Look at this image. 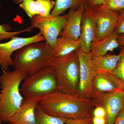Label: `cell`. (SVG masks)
Here are the masks:
<instances>
[{"label": "cell", "mask_w": 124, "mask_h": 124, "mask_svg": "<svg viewBox=\"0 0 124 124\" xmlns=\"http://www.w3.org/2000/svg\"><path fill=\"white\" fill-rule=\"evenodd\" d=\"M39 104L48 115L68 119L93 117V110L97 106L91 99L62 93L57 89L45 96Z\"/></svg>", "instance_id": "cell-1"}, {"label": "cell", "mask_w": 124, "mask_h": 124, "mask_svg": "<svg viewBox=\"0 0 124 124\" xmlns=\"http://www.w3.org/2000/svg\"><path fill=\"white\" fill-rule=\"evenodd\" d=\"M27 76L19 71L3 70L0 75V122L9 123L24 98L20 86Z\"/></svg>", "instance_id": "cell-2"}, {"label": "cell", "mask_w": 124, "mask_h": 124, "mask_svg": "<svg viewBox=\"0 0 124 124\" xmlns=\"http://www.w3.org/2000/svg\"><path fill=\"white\" fill-rule=\"evenodd\" d=\"M54 57L53 48L46 41L34 42L16 51L13 56L14 69L31 75L51 66Z\"/></svg>", "instance_id": "cell-3"}, {"label": "cell", "mask_w": 124, "mask_h": 124, "mask_svg": "<svg viewBox=\"0 0 124 124\" xmlns=\"http://www.w3.org/2000/svg\"><path fill=\"white\" fill-rule=\"evenodd\" d=\"M51 66L55 72L57 89L62 93L78 94L79 62L76 51L54 58Z\"/></svg>", "instance_id": "cell-4"}, {"label": "cell", "mask_w": 124, "mask_h": 124, "mask_svg": "<svg viewBox=\"0 0 124 124\" xmlns=\"http://www.w3.org/2000/svg\"><path fill=\"white\" fill-rule=\"evenodd\" d=\"M56 89L55 71L52 66H50L27 76L21 84L20 91L25 99L40 101Z\"/></svg>", "instance_id": "cell-5"}, {"label": "cell", "mask_w": 124, "mask_h": 124, "mask_svg": "<svg viewBox=\"0 0 124 124\" xmlns=\"http://www.w3.org/2000/svg\"><path fill=\"white\" fill-rule=\"evenodd\" d=\"M67 15L54 16L51 14L46 16L36 15L31 19L30 27L38 28L44 36L45 41L53 48L60 32L64 29Z\"/></svg>", "instance_id": "cell-6"}, {"label": "cell", "mask_w": 124, "mask_h": 124, "mask_svg": "<svg viewBox=\"0 0 124 124\" xmlns=\"http://www.w3.org/2000/svg\"><path fill=\"white\" fill-rule=\"evenodd\" d=\"M89 4L96 27L94 41H97L109 36L114 31L119 14L111 10L104 4L95 6H92Z\"/></svg>", "instance_id": "cell-7"}, {"label": "cell", "mask_w": 124, "mask_h": 124, "mask_svg": "<svg viewBox=\"0 0 124 124\" xmlns=\"http://www.w3.org/2000/svg\"><path fill=\"white\" fill-rule=\"evenodd\" d=\"M45 41L44 37L39 32L29 37L16 36L8 42L0 43V67L3 70H8L13 66V53L31 43Z\"/></svg>", "instance_id": "cell-8"}, {"label": "cell", "mask_w": 124, "mask_h": 124, "mask_svg": "<svg viewBox=\"0 0 124 124\" xmlns=\"http://www.w3.org/2000/svg\"><path fill=\"white\" fill-rule=\"evenodd\" d=\"M79 62V78L78 93L81 97L91 99L92 86L97 73L90 63L91 53H87L79 48L76 50Z\"/></svg>", "instance_id": "cell-9"}, {"label": "cell", "mask_w": 124, "mask_h": 124, "mask_svg": "<svg viewBox=\"0 0 124 124\" xmlns=\"http://www.w3.org/2000/svg\"><path fill=\"white\" fill-rule=\"evenodd\" d=\"M117 90H124V88L117 78L111 73H97L93 82L91 99L96 100Z\"/></svg>", "instance_id": "cell-10"}, {"label": "cell", "mask_w": 124, "mask_h": 124, "mask_svg": "<svg viewBox=\"0 0 124 124\" xmlns=\"http://www.w3.org/2000/svg\"><path fill=\"white\" fill-rule=\"evenodd\" d=\"M94 101L97 106H101L105 108L106 124H114L117 115L124 107V90L108 93Z\"/></svg>", "instance_id": "cell-11"}, {"label": "cell", "mask_w": 124, "mask_h": 124, "mask_svg": "<svg viewBox=\"0 0 124 124\" xmlns=\"http://www.w3.org/2000/svg\"><path fill=\"white\" fill-rule=\"evenodd\" d=\"M95 22L88 2L85 4L82 17L80 36L78 40L80 48L85 53H91L92 44L95 40Z\"/></svg>", "instance_id": "cell-12"}, {"label": "cell", "mask_w": 124, "mask_h": 124, "mask_svg": "<svg viewBox=\"0 0 124 124\" xmlns=\"http://www.w3.org/2000/svg\"><path fill=\"white\" fill-rule=\"evenodd\" d=\"M85 4L81 6L77 9H69L67 14L66 25L59 36L67 37L78 41L81 32L82 17L84 12Z\"/></svg>", "instance_id": "cell-13"}, {"label": "cell", "mask_w": 124, "mask_h": 124, "mask_svg": "<svg viewBox=\"0 0 124 124\" xmlns=\"http://www.w3.org/2000/svg\"><path fill=\"white\" fill-rule=\"evenodd\" d=\"M40 101L38 100L24 99L9 123L12 124H36V111Z\"/></svg>", "instance_id": "cell-14"}, {"label": "cell", "mask_w": 124, "mask_h": 124, "mask_svg": "<svg viewBox=\"0 0 124 124\" xmlns=\"http://www.w3.org/2000/svg\"><path fill=\"white\" fill-rule=\"evenodd\" d=\"M55 3L53 0H25L19 6L31 18L36 15L46 16L49 15Z\"/></svg>", "instance_id": "cell-15"}, {"label": "cell", "mask_w": 124, "mask_h": 124, "mask_svg": "<svg viewBox=\"0 0 124 124\" xmlns=\"http://www.w3.org/2000/svg\"><path fill=\"white\" fill-rule=\"evenodd\" d=\"M123 54L122 51L118 54H106L99 57H92L90 63L96 73H112Z\"/></svg>", "instance_id": "cell-16"}, {"label": "cell", "mask_w": 124, "mask_h": 124, "mask_svg": "<svg viewBox=\"0 0 124 124\" xmlns=\"http://www.w3.org/2000/svg\"><path fill=\"white\" fill-rule=\"evenodd\" d=\"M118 35L114 31L111 35L101 39L94 41L91 46V53L93 57L106 55L108 51H113L119 46Z\"/></svg>", "instance_id": "cell-17"}, {"label": "cell", "mask_w": 124, "mask_h": 124, "mask_svg": "<svg viewBox=\"0 0 124 124\" xmlns=\"http://www.w3.org/2000/svg\"><path fill=\"white\" fill-rule=\"evenodd\" d=\"M80 48L78 41L67 37H60L57 39L53 48L54 57L68 55Z\"/></svg>", "instance_id": "cell-18"}, {"label": "cell", "mask_w": 124, "mask_h": 124, "mask_svg": "<svg viewBox=\"0 0 124 124\" xmlns=\"http://www.w3.org/2000/svg\"><path fill=\"white\" fill-rule=\"evenodd\" d=\"M55 5L51 12L54 16L61 15L68 9H77L88 3L89 0H55Z\"/></svg>", "instance_id": "cell-19"}, {"label": "cell", "mask_w": 124, "mask_h": 124, "mask_svg": "<svg viewBox=\"0 0 124 124\" xmlns=\"http://www.w3.org/2000/svg\"><path fill=\"white\" fill-rule=\"evenodd\" d=\"M36 124H65L62 118L48 115L45 113L38 104L36 111Z\"/></svg>", "instance_id": "cell-20"}, {"label": "cell", "mask_w": 124, "mask_h": 124, "mask_svg": "<svg viewBox=\"0 0 124 124\" xmlns=\"http://www.w3.org/2000/svg\"><path fill=\"white\" fill-rule=\"evenodd\" d=\"M0 8L1 6L0 5ZM32 29V28L29 27L21 31L11 32L10 31V27L8 24H0V41L11 39L21 33L31 32Z\"/></svg>", "instance_id": "cell-21"}, {"label": "cell", "mask_w": 124, "mask_h": 124, "mask_svg": "<svg viewBox=\"0 0 124 124\" xmlns=\"http://www.w3.org/2000/svg\"><path fill=\"white\" fill-rule=\"evenodd\" d=\"M122 51L123 54L122 57L112 73L121 82L124 88V47Z\"/></svg>", "instance_id": "cell-22"}, {"label": "cell", "mask_w": 124, "mask_h": 124, "mask_svg": "<svg viewBox=\"0 0 124 124\" xmlns=\"http://www.w3.org/2000/svg\"><path fill=\"white\" fill-rule=\"evenodd\" d=\"M103 4L116 12L124 10V0H106Z\"/></svg>", "instance_id": "cell-23"}, {"label": "cell", "mask_w": 124, "mask_h": 124, "mask_svg": "<svg viewBox=\"0 0 124 124\" xmlns=\"http://www.w3.org/2000/svg\"><path fill=\"white\" fill-rule=\"evenodd\" d=\"M93 117L68 119L62 118L65 124H93Z\"/></svg>", "instance_id": "cell-24"}, {"label": "cell", "mask_w": 124, "mask_h": 124, "mask_svg": "<svg viewBox=\"0 0 124 124\" xmlns=\"http://www.w3.org/2000/svg\"><path fill=\"white\" fill-rule=\"evenodd\" d=\"M115 31L118 35L124 34V10L119 14L117 24Z\"/></svg>", "instance_id": "cell-25"}, {"label": "cell", "mask_w": 124, "mask_h": 124, "mask_svg": "<svg viewBox=\"0 0 124 124\" xmlns=\"http://www.w3.org/2000/svg\"><path fill=\"white\" fill-rule=\"evenodd\" d=\"M93 116L95 117H106L105 108L101 106H97L93 110Z\"/></svg>", "instance_id": "cell-26"}, {"label": "cell", "mask_w": 124, "mask_h": 124, "mask_svg": "<svg viewBox=\"0 0 124 124\" xmlns=\"http://www.w3.org/2000/svg\"><path fill=\"white\" fill-rule=\"evenodd\" d=\"M114 124H124V107L117 115Z\"/></svg>", "instance_id": "cell-27"}, {"label": "cell", "mask_w": 124, "mask_h": 124, "mask_svg": "<svg viewBox=\"0 0 124 124\" xmlns=\"http://www.w3.org/2000/svg\"><path fill=\"white\" fill-rule=\"evenodd\" d=\"M93 124H106V117L93 116Z\"/></svg>", "instance_id": "cell-28"}, {"label": "cell", "mask_w": 124, "mask_h": 124, "mask_svg": "<svg viewBox=\"0 0 124 124\" xmlns=\"http://www.w3.org/2000/svg\"><path fill=\"white\" fill-rule=\"evenodd\" d=\"M106 0H89V4L92 6L99 5L104 3Z\"/></svg>", "instance_id": "cell-29"}, {"label": "cell", "mask_w": 124, "mask_h": 124, "mask_svg": "<svg viewBox=\"0 0 124 124\" xmlns=\"http://www.w3.org/2000/svg\"><path fill=\"white\" fill-rule=\"evenodd\" d=\"M117 39L120 45L124 47V34L118 35Z\"/></svg>", "instance_id": "cell-30"}, {"label": "cell", "mask_w": 124, "mask_h": 124, "mask_svg": "<svg viewBox=\"0 0 124 124\" xmlns=\"http://www.w3.org/2000/svg\"><path fill=\"white\" fill-rule=\"evenodd\" d=\"M25 0H12L13 2L16 5H19L20 4H22L24 1Z\"/></svg>", "instance_id": "cell-31"}, {"label": "cell", "mask_w": 124, "mask_h": 124, "mask_svg": "<svg viewBox=\"0 0 124 124\" xmlns=\"http://www.w3.org/2000/svg\"></svg>", "instance_id": "cell-32"}, {"label": "cell", "mask_w": 124, "mask_h": 124, "mask_svg": "<svg viewBox=\"0 0 124 124\" xmlns=\"http://www.w3.org/2000/svg\"><path fill=\"white\" fill-rule=\"evenodd\" d=\"M8 124H11V123H9Z\"/></svg>", "instance_id": "cell-33"}, {"label": "cell", "mask_w": 124, "mask_h": 124, "mask_svg": "<svg viewBox=\"0 0 124 124\" xmlns=\"http://www.w3.org/2000/svg\"><path fill=\"white\" fill-rule=\"evenodd\" d=\"M0 124H1V123H0Z\"/></svg>", "instance_id": "cell-34"}]
</instances>
